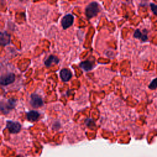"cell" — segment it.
Segmentation results:
<instances>
[{
  "label": "cell",
  "mask_w": 157,
  "mask_h": 157,
  "mask_svg": "<svg viewBox=\"0 0 157 157\" xmlns=\"http://www.w3.org/2000/svg\"><path fill=\"white\" fill-rule=\"evenodd\" d=\"M99 11V4L96 2H91L85 8V15L90 19L96 16Z\"/></svg>",
  "instance_id": "6da1fadb"
},
{
  "label": "cell",
  "mask_w": 157,
  "mask_h": 157,
  "mask_svg": "<svg viewBox=\"0 0 157 157\" xmlns=\"http://www.w3.org/2000/svg\"><path fill=\"white\" fill-rule=\"evenodd\" d=\"M150 7H151V9L153 12V13L157 15V5L156 4H155L153 3H151L150 4Z\"/></svg>",
  "instance_id": "5bb4252c"
},
{
  "label": "cell",
  "mask_w": 157,
  "mask_h": 157,
  "mask_svg": "<svg viewBox=\"0 0 157 157\" xmlns=\"http://www.w3.org/2000/svg\"><path fill=\"white\" fill-rule=\"evenodd\" d=\"M10 42V36L6 32L1 33L0 34V43L2 45H8Z\"/></svg>",
  "instance_id": "ba28073f"
},
{
  "label": "cell",
  "mask_w": 157,
  "mask_h": 157,
  "mask_svg": "<svg viewBox=\"0 0 157 157\" xmlns=\"http://www.w3.org/2000/svg\"><path fill=\"white\" fill-rule=\"evenodd\" d=\"M74 21V16L70 13L64 15L61 20V26L64 29L70 27Z\"/></svg>",
  "instance_id": "5b68a950"
},
{
  "label": "cell",
  "mask_w": 157,
  "mask_h": 157,
  "mask_svg": "<svg viewBox=\"0 0 157 157\" xmlns=\"http://www.w3.org/2000/svg\"><path fill=\"white\" fill-rule=\"evenodd\" d=\"M15 75L13 73H9L7 74L2 75L0 78V82L2 85H8L15 80Z\"/></svg>",
  "instance_id": "8992f818"
},
{
  "label": "cell",
  "mask_w": 157,
  "mask_h": 157,
  "mask_svg": "<svg viewBox=\"0 0 157 157\" xmlns=\"http://www.w3.org/2000/svg\"><path fill=\"white\" fill-rule=\"evenodd\" d=\"M59 76H60V78H61V80L63 82H66L69 81L71 79V78L72 77V72L68 69L64 68L60 71Z\"/></svg>",
  "instance_id": "52a82bcc"
},
{
  "label": "cell",
  "mask_w": 157,
  "mask_h": 157,
  "mask_svg": "<svg viewBox=\"0 0 157 157\" xmlns=\"http://www.w3.org/2000/svg\"><path fill=\"white\" fill-rule=\"evenodd\" d=\"M29 102L33 107L36 109L41 107L44 104L41 97L36 93H32L31 94Z\"/></svg>",
  "instance_id": "3957f363"
},
{
  "label": "cell",
  "mask_w": 157,
  "mask_h": 157,
  "mask_svg": "<svg viewBox=\"0 0 157 157\" xmlns=\"http://www.w3.org/2000/svg\"><path fill=\"white\" fill-rule=\"evenodd\" d=\"M149 88L151 90H154L157 88V78H155L151 81V82L150 83L148 86Z\"/></svg>",
  "instance_id": "4fadbf2b"
},
{
  "label": "cell",
  "mask_w": 157,
  "mask_h": 157,
  "mask_svg": "<svg viewBox=\"0 0 157 157\" xmlns=\"http://www.w3.org/2000/svg\"><path fill=\"white\" fill-rule=\"evenodd\" d=\"M40 114L35 110H30L26 113V118L30 121H36Z\"/></svg>",
  "instance_id": "30bf717a"
},
{
  "label": "cell",
  "mask_w": 157,
  "mask_h": 157,
  "mask_svg": "<svg viewBox=\"0 0 157 157\" xmlns=\"http://www.w3.org/2000/svg\"><path fill=\"white\" fill-rule=\"evenodd\" d=\"M17 104V99L10 98L6 102H1V110L4 113H7L9 110L13 109Z\"/></svg>",
  "instance_id": "7a4b0ae2"
},
{
  "label": "cell",
  "mask_w": 157,
  "mask_h": 157,
  "mask_svg": "<svg viewBox=\"0 0 157 157\" xmlns=\"http://www.w3.org/2000/svg\"><path fill=\"white\" fill-rule=\"evenodd\" d=\"M134 37L137 39H141L142 40L145 41L147 40V36L146 34H143L139 29H136L134 33Z\"/></svg>",
  "instance_id": "7c38bea8"
},
{
  "label": "cell",
  "mask_w": 157,
  "mask_h": 157,
  "mask_svg": "<svg viewBox=\"0 0 157 157\" xmlns=\"http://www.w3.org/2000/svg\"><path fill=\"white\" fill-rule=\"evenodd\" d=\"M79 66L85 71H91L93 67V65L92 63L90 62V61H84L81 62L79 64Z\"/></svg>",
  "instance_id": "8fae6325"
},
{
  "label": "cell",
  "mask_w": 157,
  "mask_h": 157,
  "mask_svg": "<svg viewBox=\"0 0 157 157\" xmlns=\"http://www.w3.org/2000/svg\"><path fill=\"white\" fill-rule=\"evenodd\" d=\"M59 59H58L56 56L51 55H50V56L47 58V59L45 60L44 64H45V65L47 67H50V66H52V64L53 63H54V64H58V63H59Z\"/></svg>",
  "instance_id": "9c48e42d"
},
{
  "label": "cell",
  "mask_w": 157,
  "mask_h": 157,
  "mask_svg": "<svg viewBox=\"0 0 157 157\" xmlns=\"http://www.w3.org/2000/svg\"><path fill=\"white\" fill-rule=\"evenodd\" d=\"M21 124L17 121H7L6 128L9 129L10 133H17L21 129Z\"/></svg>",
  "instance_id": "277c9868"
}]
</instances>
